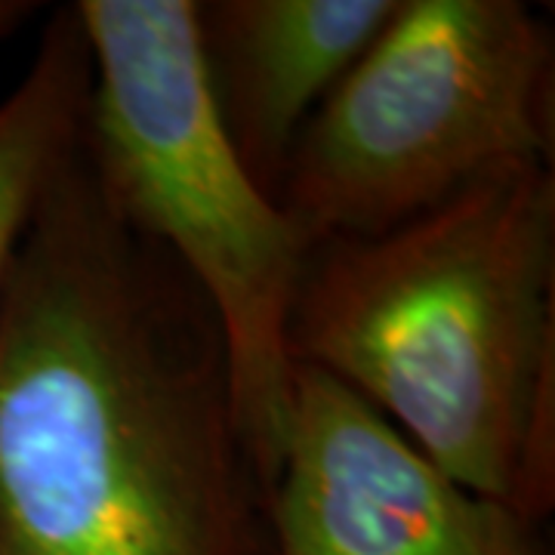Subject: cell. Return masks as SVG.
<instances>
[{
    "mask_svg": "<svg viewBox=\"0 0 555 555\" xmlns=\"http://www.w3.org/2000/svg\"><path fill=\"white\" fill-rule=\"evenodd\" d=\"M38 10L40 3H31V0H0V40H7L13 31H20Z\"/></svg>",
    "mask_w": 555,
    "mask_h": 555,
    "instance_id": "ba28073f",
    "label": "cell"
},
{
    "mask_svg": "<svg viewBox=\"0 0 555 555\" xmlns=\"http://www.w3.org/2000/svg\"><path fill=\"white\" fill-rule=\"evenodd\" d=\"M266 528L269 555H553L543 525L460 485L309 364H294Z\"/></svg>",
    "mask_w": 555,
    "mask_h": 555,
    "instance_id": "5b68a950",
    "label": "cell"
},
{
    "mask_svg": "<svg viewBox=\"0 0 555 555\" xmlns=\"http://www.w3.org/2000/svg\"><path fill=\"white\" fill-rule=\"evenodd\" d=\"M287 343L294 364L509 506L531 408L555 386L553 164L503 167L383 235L315 247Z\"/></svg>",
    "mask_w": 555,
    "mask_h": 555,
    "instance_id": "7a4b0ae2",
    "label": "cell"
},
{
    "mask_svg": "<svg viewBox=\"0 0 555 555\" xmlns=\"http://www.w3.org/2000/svg\"><path fill=\"white\" fill-rule=\"evenodd\" d=\"M90 53L75 10H60L25 78L0 100V294L28 225L83 142Z\"/></svg>",
    "mask_w": 555,
    "mask_h": 555,
    "instance_id": "52a82bcc",
    "label": "cell"
},
{
    "mask_svg": "<svg viewBox=\"0 0 555 555\" xmlns=\"http://www.w3.org/2000/svg\"><path fill=\"white\" fill-rule=\"evenodd\" d=\"M553 28L521 0H401L278 185L309 254L374 238L516 164H553Z\"/></svg>",
    "mask_w": 555,
    "mask_h": 555,
    "instance_id": "277c9868",
    "label": "cell"
},
{
    "mask_svg": "<svg viewBox=\"0 0 555 555\" xmlns=\"http://www.w3.org/2000/svg\"><path fill=\"white\" fill-rule=\"evenodd\" d=\"M0 555H269L217 318L83 142L0 294Z\"/></svg>",
    "mask_w": 555,
    "mask_h": 555,
    "instance_id": "6da1fadb",
    "label": "cell"
},
{
    "mask_svg": "<svg viewBox=\"0 0 555 555\" xmlns=\"http://www.w3.org/2000/svg\"><path fill=\"white\" fill-rule=\"evenodd\" d=\"M401 0H204L201 53L219 118L275 198L302 127Z\"/></svg>",
    "mask_w": 555,
    "mask_h": 555,
    "instance_id": "8992f818",
    "label": "cell"
},
{
    "mask_svg": "<svg viewBox=\"0 0 555 555\" xmlns=\"http://www.w3.org/2000/svg\"><path fill=\"white\" fill-rule=\"evenodd\" d=\"M72 10L90 53L83 158L112 210L177 262L217 318L241 438L269 503L309 247L222 127L195 0H78Z\"/></svg>",
    "mask_w": 555,
    "mask_h": 555,
    "instance_id": "3957f363",
    "label": "cell"
}]
</instances>
